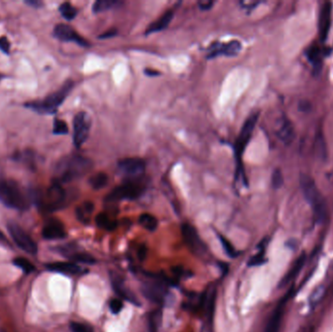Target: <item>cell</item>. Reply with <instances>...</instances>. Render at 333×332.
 Wrapping results in <instances>:
<instances>
[{
	"label": "cell",
	"instance_id": "obj_1",
	"mask_svg": "<svg viewBox=\"0 0 333 332\" xmlns=\"http://www.w3.org/2000/svg\"><path fill=\"white\" fill-rule=\"evenodd\" d=\"M93 168V162L80 155H70L62 158L55 168V180L59 183L70 182L80 179Z\"/></svg>",
	"mask_w": 333,
	"mask_h": 332
},
{
	"label": "cell",
	"instance_id": "obj_2",
	"mask_svg": "<svg viewBox=\"0 0 333 332\" xmlns=\"http://www.w3.org/2000/svg\"><path fill=\"white\" fill-rule=\"evenodd\" d=\"M300 186L303 195L311 205L315 218L318 222H322L326 217V202L319 190L315 180L306 174L300 175Z\"/></svg>",
	"mask_w": 333,
	"mask_h": 332
},
{
	"label": "cell",
	"instance_id": "obj_3",
	"mask_svg": "<svg viewBox=\"0 0 333 332\" xmlns=\"http://www.w3.org/2000/svg\"><path fill=\"white\" fill-rule=\"evenodd\" d=\"M258 112L253 113L249 116L246 120V122L243 125V128L241 130L238 138L236 139L234 145L235 157L237 162V170H236V180L240 179V176L243 177L244 180L247 182V179L244 174V169L242 165V156L246 150L248 142L251 139L252 133L255 129L256 123L258 121Z\"/></svg>",
	"mask_w": 333,
	"mask_h": 332
},
{
	"label": "cell",
	"instance_id": "obj_4",
	"mask_svg": "<svg viewBox=\"0 0 333 332\" xmlns=\"http://www.w3.org/2000/svg\"><path fill=\"white\" fill-rule=\"evenodd\" d=\"M73 82L71 80H68L60 89L49 95L43 101L28 103L27 106L38 113L54 114L65 101V99L73 88Z\"/></svg>",
	"mask_w": 333,
	"mask_h": 332
},
{
	"label": "cell",
	"instance_id": "obj_5",
	"mask_svg": "<svg viewBox=\"0 0 333 332\" xmlns=\"http://www.w3.org/2000/svg\"><path fill=\"white\" fill-rule=\"evenodd\" d=\"M0 200L10 208L25 210L27 199L19 184L12 179H7L0 175Z\"/></svg>",
	"mask_w": 333,
	"mask_h": 332
},
{
	"label": "cell",
	"instance_id": "obj_6",
	"mask_svg": "<svg viewBox=\"0 0 333 332\" xmlns=\"http://www.w3.org/2000/svg\"><path fill=\"white\" fill-rule=\"evenodd\" d=\"M139 180V179H138ZM138 180H127L117 186L107 195L106 202H117L121 200H135L139 198L145 190V186Z\"/></svg>",
	"mask_w": 333,
	"mask_h": 332
},
{
	"label": "cell",
	"instance_id": "obj_7",
	"mask_svg": "<svg viewBox=\"0 0 333 332\" xmlns=\"http://www.w3.org/2000/svg\"><path fill=\"white\" fill-rule=\"evenodd\" d=\"M91 130V118L86 112H78L73 119V143L80 148L89 137Z\"/></svg>",
	"mask_w": 333,
	"mask_h": 332
},
{
	"label": "cell",
	"instance_id": "obj_8",
	"mask_svg": "<svg viewBox=\"0 0 333 332\" xmlns=\"http://www.w3.org/2000/svg\"><path fill=\"white\" fill-rule=\"evenodd\" d=\"M118 169L128 180H138L144 174L145 163L140 158H125L118 162Z\"/></svg>",
	"mask_w": 333,
	"mask_h": 332
},
{
	"label": "cell",
	"instance_id": "obj_9",
	"mask_svg": "<svg viewBox=\"0 0 333 332\" xmlns=\"http://www.w3.org/2000/svg\"><path fill=\"white\" fill-rule=\"evenodd\" d=\"M8 230L14 242L17 243V245L20 248H22L25 253L30 254L32 256L36 255V243H34V241L28 236V234L22 227H20L16 223H10L8 224Z\"/></svg>",
	"mask_w": 333,
	"mask_h": 332
},
{
	"label": "cell",
	"instance_id": "obj_10",
	"mask_svg": "<svg viewBox=\"0 0 333 332\" xmlns=\"http://www.w3.org/2000/svg\"><path fill=\"white\" fill-rule=\"evenodd\" d=\"M242 50V44L238 40H232L227 43L214 42L210 45L208 49L207 59H214L219 56H227V57H235Z\"/></svg>",
	"mask_w": 333,
	"mask_h": 332
},
{
	"label": "cell",
	"instance_id": "obj_11",
	"mask_svg": "<svg viewBox=\"0 0 333 332\" xmlns=\"http://www.w3.org/2000/svg\"><path fill=\"white\" fill-rule=\"evenodd\" d=\"M181 234L183 237L185 243L189 248L195 254H204L206 252V245L201 240L197 230L189 223H184L181 225Z\"/></svg>",
	"mask_w": 333,
	"mask_h": 332
},
{
	"label": "cell",
	"instance_id": "obj_12",
	"mask_svg": "<svg viewBox=\"0 0 333 332\" xmlns=\"http://www.w3.org/2000/svg\"><path fill=\"white\" fill-rule=\"evenodd\" d=\"M65 200V191L62 187V184L53 181L52 185L46 190L45 193V204L50 211L58 210L62 206Z\"/></svg>",
	"mask_w": 333,
	"mask_h": 332
},
{
	"label": "cell",
	"instance_id": "obj_13",
	"mask_svg": "<svg viewBox=\"0 0 333 332\" xmlns=\"http://www.w3.org/2000/svg\"><path fill=\"white\" fill-rule=\"evenodd\" d=\"M54 35L56 38L63 42H74L82 47H88L90 44L86 39L79 35L71 26L65 24H59L54 28Z\"/></svg>",
	"mask_w": 333,
	"mask_h": 332
},
{
	"label": "cell",
	"instance_id": "obj_14",
	"mask_svg": "<svg viewBox=\"0 0 333 332\" xmlns=\"http://www.w3.org/2000/svg\"><path fill=\"white\" fill-rule=\"evenodd\" d=\"M331 12H332V3L331 2H324L321 6L320 16H319V35L321 41H325L329 29L331 26Z\"/></svg>",
	"mask_w": 333,
	"mask_h": 332
},
{
	"label": "cell",
	"instance_id": "obj_15",
	"mask_svg": "<svg viewBox=\"0 0 333 332\" xmlns=\"http://www.w3.org/2000/svg\"><path fill=\"white\" fill-rule=\"evenodd\" d=\"M287 301H288V295H286L279 302L278 306L276 307V309L272 313L271 317L264 332H280L282 320L284 317V307Z\"/></svg>",
	"mask_w": 333,
	"mask_h": 332
},
{
	"label": "cell",
	"instance_id": "obj_16",
	"mask_svg": "<svg viewBox=\"0 0 333 332\" xmlns=\"http://www.w3.org/2000/svg\"><path fill=\"white\" fill-rule=\"evenodd\" d=\"M66 235L64 227L58 220L49 221L43 228L42 236L46 240H58L62 239Z\"/></svg>",
	"mask_w": 333,
	"mask_h": 332
},
{
	"label": "cell",
	"instance_id": "obj_17",
	"mask_svg": "<svg viewBox=\"0 0 333 332\" xmlns=\"http://www.w3.org/2000/svg\"><path fill=\"white\" fill-rule=\"evenodd\" d=\"M277 136L285 144H289L291 141H293L294 136H295L294 127L288 119L284 118L281 121L279 129L277 131Z\"/></svg>",
	"mask_w": 333,
	"mask_h": 332
},
{
	"label": "cell",
	"instance_id": "obj_18",
	"mask_svg": "<svg viewBox=\"0 0 333 332\" xmlns=\"http://www.w3.org/2000/svg\"><path fill=\"white\" fill-rule=\"evenodd\" d=\"M50 271L59 272L66 275H77L82 272V269L72 262H54L46 265Z\"/></svg>",
	"mask_w": 333,
	"mask_h": 332
},
{
	"label": "cell",
	"instance_id": "obj_19",
	"mask_svg": "<svg viewBox=\"0 0 333 332\" xmlns=\"http://www.w3.org/2000/svg\"><path fill=\"white\" fill-rule=\"evenodd\" d=\"M305 262H306V256L303 254L296 259L294 264L291 266L290 270L284 275L283 280L280 281V283H279V286L283 287V286H285L286 284H288L290 281H293L297 277V275L300 273L301 269L303 268Z\"/></svg>",
	"mask_w": 333,
	"mask_h": 332
},
{
	"label": "cell",
	"instance_id": "obj_20",
	"mask_svg": "<svg viewBox=\"0 0 333 332\" xmlns=\"http://www.w3.org/2000/svg\"><path fill=\"white\" fill-rule=\"evenodd\" d=\"M173 18V10L167 11L158 20H156L155 22H153L149 25V26L146 28L145 34L148 35V34H151V33H155V32H159V31L164 30L166 27H168V26L170 25Z\"/></svg>",
	"mask_w": 333,
	"mask_h": 332
},
{
	"label": "cell",
	"instance_id": "obj_21",
	"mask_svg": "<svg viewBox=\"0 0 333 332\" xmlns=\"http://www.w3.org/2000/svg\"><path fill=\"white\" fill-rule=\"evenodd\" d=\"M306 56L308 58L310 64H312L314 70L319 73L321 71V53L320 49L317 46H312L309 48L308 51L306 52Z\"/></svg>",
	"mask_w": 333,
	"mask_h": 332
},
{
	"label": "cell",
	"instance_id": "obj_22",
	"mask_svg": "<svg viewBox=\"0 0 333 332\" xmlns=\"http://www.w3.org/2000/svg\"><path fill=\"white\" fill-rule=\"evenodd\" d=\"M93 211L94 204L92 202H85L76 209V217L82 223H88Z\"/></svg>",
	"mask_w": 333,
	"mask_h": 332
},
{
	"label": "cell",
	"instance_id": "obj_23",
	"mask_svg": "<svg viewBox=\"0 0 333 332\" xmlns=\"http://www.w3.org/2000/svg\"><path fill=\"white\" fill-rule=\"evenodd\" d=\"M120 2L116 0H98L93 5V12L94 13H101L107 10L113 9L116 6H119Z\"/></svg>",
	"mask_w": 333,
	"mask_h": 332
},
{
	"label": "cell",
	"instance_id": "obj_24",
	"mask_svg": "<svg viewBox=\"0 0 333 332\" xmlns=\"http://www.w3.org/2000/svg\"><path fill=\"white\" fill-rule=\"evenodd\" d=\"M96 223L99 228L104 230L112 231L117 227V222L110 219L106 214L100 213L96 218Z\"/></svg>",
	"mask_w": 333,
	"mask_h": 332
},
{
	"label": "cell",
	"instance_id": "obj_25",
	"mask_svg": "<svg viewBox=\"0 0 333 332\" xmlns=\"http://www.w3.org/2000/svg\"><path fill=\"white\" fill-rule=\"evenodd\" d=\"M139 224L148 231H155L158 227L157 218L150 214H142L139 217Z\"/></svg>",
	"mask_w": 333,
	"mask_h": 332
},
{
	"label": "cell",
	"instance_id": "obj_26",
	"mask_svg": "<svg viewBox=\"0 0 333 332\" xmlns=\"http://www.w3.org/2000/svg\"><path fill=\"white\" fill-rule=\"evenodd\" d=\"M91 186L94 188V189H101L103 187H105L108 183V176L105 174V173H98V174H95L93 177L90 178V180H89Z\"/></svg>",
	"mask_w": 333,
	"mask_h": 332
},
{
	"label": "cell",
	"instance_id": "obj_27",
	"mask_svg": "<svg viewBox=\"0 0 333 332\" xmlns=\"http://www.w3.org/2000/svg\"><path fill=\"white\" fill-rule=\"evenodd\" d=\"M59 10H60V13L62 15V18L65 19L66 21H72L77 15L76 8L68 2H64L61 4Z\"/></svg>",
	"mask_w": 333,
	"mask_h": 332
},
{
	"label": "cell",
	"instance_id": "obj_28",
	"mask_svg": "<svg viewBox=\"0 0 333 332\" xmlns=\"http://www.w3.org/2000/svg\"><path fill=\"white\" fill-rule=\"evenodd\" d=\"M325 294V287L324 285H319L318 287L315 288V290L311 294L309 297V305L312 308L317 306L319 302L321 301Z\"/></svg>",
	"mask_w": 333,
	"mask_h": 332
},
{
	"label": "cell",
	"instance_id": "obj_29",
	"mask_svg": "<svg viewBox=\"0 0 333 332\" xmlns=\"http://www.w3.org/2000/svg\"><path fill=\"white\" fill-rule=\"evenodd\" d=\"M218 239H219V241L221 243L222 247H223V250H224V252H225V254L227 256L231 257V258H235V257L238 256V252L236 251V248H235L233 244L231 243V242L229 240H227L222 235H218Z\"/></svg>",
	"mask_w": 333,
	"mask_h": 332
},
{
	"label": "cell",
	"instance_id": "obj_30",
	"mask_svg": "<svg viewBox=\"0 0 333 332\" xmlns=\"http://www.w3.org/2000/svg\"><path fill=\"white\" fill-rule=\"evenodd\" d=\"M14 264L18 266L19 268L22 269L25 273H31L35 270L33 264L28 261L25 257H17L14 259Z\"/></svg>",
	"mask_w": 333,
	"mask_h": 332
},
{
	"label": "cell",
	"instance_id": "obj_31",
	"mask_svg": "<svg viewBox=\"0 0 333 332\" xmlns=\"http://www.w3.org/2000/svg\"><path fill=\"white\" fill-rule=\"evenodd\" d=\"M267 258L265 256V251H259L258 253L255 256H251L247 262V265L249 267H256V266H260L263 265L264 263H266Z\"/></svg>",
	"mask_w": 333,
	"mask_h": 332
},
{
	"label": "cell",
	"instance_id": "obj_32",
	"mask_svg": "<svg viewBox=\"0 0 333 332\" xmlns=\"http://www.w3.org/2000/svg\"><path fill=\"white\" fill-rule=\"evenodd\" d=\"M54 135H67L68 134V126L67 124L61 119H55L54 127H53Z\"/></svg>",
	"mask_w": 333,
	"mask_h": 332
},
{
	"label": "cell",
	"instance_id": "obj_33",
	"mask_svg": "<svg viewBox=\"0 0 333 332\" xmlns=\"http://www.w3.org/2000/svg\"><path fill=\"white\" fill-rule=\"evenodd\" d=\"M284 183V177L280 170H275L272 175V186L275 189H279L282 187Z\"/></svg>",
	"mask_w": 333,
	"mask_h": 332
},
{
	"label": "cell",
	"instance_id": "obj_34",
	"mask_svg": "<svg viewBox=\"0 0 333 332\" xmlns=\"http://www.w3.org/2000/svg\"><path fill=\"white\" fill-rule=\"evenodd\" d=\"M71 259L74 261H78V262H82V263H86V264L96 263V259L93 256L87 255V254H75L71 256Z\"/></svg>",
	"mask_w": 333,
	"mask_h": 332
},
{
	"label": "cell",
	"instance_id": "obj_35",
	"mask_svg": "<svg viewBox=\"0 0 333 332\" xmlns=\"http://www.w3.org/2000/svg\"><path fill=\"white\" fill-rule=\"evenodd\" d=\"M161 317V314L158 311L153 312L150 315L149 319V323H150V332L158 331V323H159V318Z\"/></svg>",
	"mask_w": 333,
	"mask_h": 332
},
{
	"label": "cell",
	"instance_id": "obj_36",
	"mask_svg": "<svg viewBox=\"0 0 333 332\" xmlns=\"http://www.w3.org/2000/svg\"><path fill=\"white\" fill-rule=\"evenodd\" d=\"M215 302H216V292L214 290L211 297H210V302H209V309H208V318H209V322L210 324H212L213 320V315H214V308H215Z\"/></svg>",
	"mask_w": 333,
	"mask_h": 332
},
{
	"label": "cell",
	"instance_id": "obj_37",
	"mask_svg": "<svg viewBox=\"0 0 333 332\" xmlns=\"http://www.w3.org/2000/svg\"><path fill=\"white\" fill-rule=\"evenodd\" d=\"M109 309L113 315H118L123 309V301L121 299H112L109 303Z\"/></svg>",
	"mask_w": 333,
	"mask_h": 332
},
{
	"label": "cell",
	"instance_id": "obj_38",
	"mask_svg": "<svg viewBox=\"0 0 333 332\" xmlns=\"http://www.w3.org/2000/svg\"><path fill=\"white\" fill-rule=\"evenodd\" d=\"M70 329L72 332H93L88 325L80 322H71Z\"/></svg>",
	"mask_w": 333,
	"mask_h": 332
},
{
	"label": "cell",
	"instance_id": "obj_39",
	"mask_svg": "<svg viewBox=\"0 0 333 332\" xmlns=\"http://www.w3.org/2000/svg\"><path fill=\"white\" fill-rule=\"evenodd\" d=\"M0 51H2L5 54L10 53V42L8 38H6V37L0 38Z\"/></svg>",
	"mask_w": 333,
	"mask_h": 332
},
{
	"label": "cell",
	"instance_id": "obj_40",
	"mask_svg": "<svg viewBox=\"0 0 333 332\" xmlns=\"http://www.w3.org/2000/svg\"><path fill=\"white\" fill-rule=\"evenodd\" d=\"M214 5L213 1H210V0H204V1H200L198 3V6L201 10L206 11V10H210L212 8V6Z\"/></svg>",
	"mask_w": 333,
	"mask_h": 332
},
{
	"label": "cell",
	"instance_id": "obj_41",
	"mask_svg": "<svg viewBox=\"0 0 333 332\" xmlns=\"http://www.w3.org/2000/svg\"><path fill=\"white\" fill-rule=\"evenodd\" d=\"M117 34V30L116 29H109L107 31H105L104 33H102L101 35H99V38L100 39H105V38H111L113 36H115Z\"/></svg>",
	"mask_w": 333,
	"mask_h": 332
},
{
	"label": "cell",
	"instance_id": "obj_42",
	"mask_svg": "<svg viewBox=\"0 0 333 332\" xmlns=\"http://www.w3.org/2000/svg\"><path fill=\"white\" fill-rule=\"evenodd\" d=\"M241 4H242V5H243V7H244V8H246V9H248V8H249V9H251L252 7H254V6L258 5L259 2L256 1V2H249V3H248V2H247V1H243V2H241Z\"/></svg>",
	"mask_w": 333,
	"mask_h": 332
},
{
	"label": "cell",
	"instance_id": "obj_43",
	"mask_svg": "<svg viewBox=\"0 0 333 332\" xmlns=\"http://www.w3.org/2000/svg\"><path fill=\"white\" fill-rule=\"evenodd\" d=\"M26 4L30 5V6H33L34 8H39L40 6H42V2L40 1H37V0H30V1H26L25 2Z\"/></svg>",
	"mask_w": 333,
	"mask_h": 332
},
{
	"label": "cell",
	"instance_id": "obj_44",
	"mask_svg": "<svg viewBox=\"0 0 333 332\" xmlns=\"http://www.w3.org/2000/svg\"><path fill=\"white\" fill-rule=\"evenodd\" d=\"M145 74L148 75V76H157L160 74L159 71L157 70H154V69H145Z\"/></svg>",
	"mask_w": 333,
	"mask_h": 332
},
{
	"label": "cell",
	"instance_id": "obj_45",
	"mask_svg": "<svg viewBox=\"0 0 333 332\" xmlns=\"http://www.w3.org/2000/svg\"><path fill=\"white\" fill-rule=\"evenodd\" d=\"M3 240H5V237H4L3 233L0 231V241H3Z\"/></svg>",
	"mask_w": 333,
	"mask_h": 332
}]
</instances>
